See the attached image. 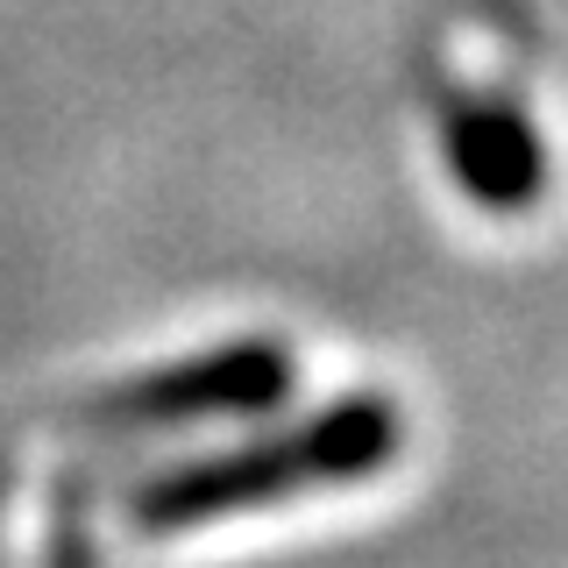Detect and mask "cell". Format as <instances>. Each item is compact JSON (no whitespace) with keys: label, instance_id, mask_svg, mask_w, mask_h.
I'll list each match as a JSON object with an SVG mask.
<instances>
[{"label":"cell","instance_id":"7a4b0ae2","mask_svg":"<svg viewBox=\"0 0 568 568\" xmlns=\"http://www.w3.org/2000/svg\"><path fill=\"white\" fill-rule=\"evenodd\" d=\"M292 390V355L277 342H227L185 363L142 369L129 384H106L71 413V426H106V434H156V426H192V419H235L263 413Z\"/></svg>","mask_w":568,"mask_h":568},{"label":"cell","instance_id":"3957f363","mask_svg":"<svg viewBox=\"0 0 568 568\" xmlns=\"http://www.w3.org/2000/svg\"><path fill=\"white\" fill-rule=\"evenodd\" d=\"M440 142H448V164L476 206L519 213L540 200V135H532L526 106L511 93L455 85L440 100Z\"/></svg>","mask_w":568,"mask_h":568},{"label":"cell","instance_id":"6da1fadb","mask_svg":"<svg viewBox=\"0 0 568 568\" xmlns=\"http://www.w3.org/2000/svg\"><path fill=\"white\" fill-rule=\"evenodd\" d=\"M390 448H398V413H390L377 390H355V398L284 426L271 440L178 462V469L135 484L129 526L150 532V540L156 532H192V526H213V519H235V511L277 505V497H306V490L377 476L390 462Z\"/></svg>","mask_w":568,"mask_h":568}]
</instances>
